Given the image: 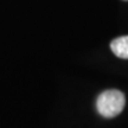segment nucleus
<instances>
[{
    "instance_id": "2",
    "label": "nucleus",
    "mask_w": 128,
    "mask_h": 128,
    "mask_svg": "<svg viewBox=\"0 0 128 128\" xmlns=\"http://www.w3.org/2000/svg\"><path fill=\"white\" fill-rule=\"evenodd\" d=\"M110 49L116 57L128 60V36L119 37L110 43Z\"/></svg>"
},
{
    "instance_id": "1",
    "label": "nucleus",
    "mask_w": 128,
    "mask_h": 128,
    "mask_svg": "<svg viewBox=\"0 0 128 128\" xmlns=\"http://www.w3.org/2000/svg\"><path fill=\"white\" fill-rule=\"evenodd\" d=\"M126 104L124 92L116 89H109L101 92L96 100V109L103 118H115L124 110Z\"/></svg>"
}]
</instances>
